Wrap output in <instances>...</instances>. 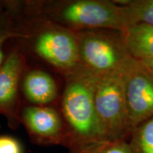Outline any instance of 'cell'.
<instances>
[{
  "label": "cell",
  "instance_id": "cell-1",
  "mask_svg": "<svg viewBox=\"0 0 153 153\" xmlns=\"http://www.w3.org/2000/svg\"><path fill=\"white\" fill-rule=\"evenodd\" d=\"M14 22L15 38L26 56L62 78L83 69L75 31L26 10L22 0H1Z\"/></svg>",
  "mask_w": 153,
  "mask_h": 153
},
{
  "label": "cell",
  "instance_id": "cell-2",
  "mask_svg": "<svg viewBox=\"0 0 153 153\" xmlns=\"http://www.w3.org/2000/svg\"><path fill=\"white\" fill-rule=\"evenodd\" d=\"M26 10L73 31L122 32L131 26L127 9L107 0H22Z\"/></svg>",
  "mask_w": 153,
  "mask_h": 153
},
{
  "label": "cell",
  "instance_id": "cell-3",
  "mask_svg": "<svg viewBox=\"0 0 153 153\" xmlns=\"http://www.w3.org/2000/svg\"><path fill=\"white\" fill-rule=\"evenodd\" d=\"M98 76L85 69L64 77V86L57 104L65 129L63 146L108 140L97 116L94 89Z\"/></svg>",
  "mask_w": 153,
  "mask_h": 153
},
{
  "label": "cell",
  "instance_id": "cell-4",
  "mask_svg": "<svg viewBox=\"0 0 153 153\" xmlns=\"http://www.w3.org/2000/svg\"><path fill=\"white\" fill-rule=\"evenodd\" d=\"M75 33L81 65L95 75L123 70L135 60L126 46L121 32L94 29Z\"/></svg>",
  "mask_w": 153,
  "mask_h": 153
},
{
  "label": "cell",
  "instance_id": "cell-5",
  "mask_svg": "<svg viewBox=\"0 0 153 153\" xmlns=\"http://www.w3.org/2000/svg\"><path fill=\"white\" fill-rule=\"evenodd\" d=\"M131 65L98 76L96 82V111L108 140H127L131 135L126 97V77Z\"/></svg>",
  "mask_w": 153,
  "mask_h": 153
},
{
  "label": "cell",
  "instance_id": "cell-6",
  "mask_svg": "<svg viewBox=\"0 0 153 153\" xmlns=\"http://www.w3.org/2000/svg\"><path fill=\"white\" fill-rule=\"evenodd\" d=\"M7 51L0 66V115L7 120L9 127L16 130L21 126L20 113L23 106L21 79L27 56L14 41Z\"/></svg>",
  "mask_w": 153,
  "mask_h": 153
},
{
  "label": "cell",
  "instance_id": "cell-7",
  "mask_svg": "<svg viewBox=\"0 0 153 153\" xmlns=\"http://www.w3.org/2000/svg\"><path fill=\"white\" fill-rule=\"evenodd\" d=\"M21 125L30 140L41 146L62 145L65 129L57 106H33L23 104L20 113Z\"/></svg>",
  "mask_w": 153,
  "mask_h": 153
},
{
  "label": "cell",
  "instance_id": "cell-8",
  "mask_svg": "<svg viewBox=\"0 0 153 153\" xmlns=\"http://www.w3.org/2000/svg\"><path fill=\"white\" fill-rule=\"evenodd\" d=\"M126 97L131 133L153 117V76L140 61L134 60L127 73Z\"/></svg>",
  "mask_w": 153,
  "mask_h": 153
},
{
  "label": "cell",
  "instance_id": "cell-9",
  "mask_svg": "<svg viewBox=\"0 0 153 153\" xmlns=\"http://www.w3.org/2000/svg\"><path fill=\"white\" fill-rule=\"evenodd\" d=\"M57 74L27 57L21 79L23 103L33 106H57L62 91Z\"/></svg>",
  "mask_w": 153,
  "mask_h": 153
},
{
  "label": "cell",
  "instance_id": "cell-10",
  "mask_svg": "<svg viewBox=\"0 0 153 153\" xmlns=\"http://www.w3.org/2000/svg\"><path fill=\"white\" fill-rule=\"evenodd\" d=\"M121 34L133 58L138 61L153 60V27L144 24H133Z\"/></svg>",
  "mask_w": 153,
  "mask_h": 153
},
{
  "label": "cell",
  "instance_id": "cell-11",
  "mask_svg": "<svg viewBox=\"0 0 153 153\" xmlns=\"http://www.w3.org/2000/svg\"><path fill=\"white\" fill-rule=\"evenodd\" d=\"M69 153H133L126 140H103L69 148Z\"/></svg>",
  "mask_w": 153,
  "mask_h": 153
},
{
  "label": "cell",
  "instance_id": "cell-12",
  "mask_svg": "<svg viewBox=\"0 0 153 153\" xmlns=\"http://www.w3.org/2000/svg\"><path fill=\"white\" fill-rule=\"evenodd\" d=\"M128 143L133 153H153V117L132 131Z\"/></svg>",
  "mask_w": 153,
  "mask_h": 153
},
{
  "label": "cell",
  "instance_id": "cell-13",
  "mask_svg": "<svg viewBox=\"0 0 153 153\" xmlns=\"http://www.w3.org/2000/svg\"><path fill=\"white\" fill-rule=\"evenodd\" d=\"M115 1L120 5L126 6L131 26L136 24H144L153 27V0Z\"/></svg>",
  "mask_w": 153,
  "mask_h": 153
},
{
  "label": "cell",
  "instance_id": "cell-14",
  "mask_svg": "<svg viewBox=\"0 0 153 153\" xmlns=\"http://www.w3.org/2000/svg\"><path fill=\"white\" fill-rule=\"evenodd\" d=\"M14 22L10 13L4 8L0 11V66L5 60L6 44L14 39Z\"/></svg>",
  "mask_w": 153,
  "mask_h": 153
},
{
  "label": "cell",
  "instance_id": "cell-15",
  "mask_svg": "<svg viewBox=\"0 0 153 153\" xmlns=\"http://www.w3.org/2000/svg\"><path fill=\"white\" fill-rule=\"evenodd\" d=\"M0 153H23L18 140L9 135H0Z\"/></svg>",
  "mask_w": 153,
  "mask_h": 153
},
{
  "label": "cell",
  "instance_id": "cell-16",
  "mask_svg": "<svg viewBox=\"0 0 153 153\" xmlns=\"http://www.w3.org/2000/svg\"><path fill=\"white\" fill-rule=\"evenodd\" d=\"M147 70H148L149 72L153 76V60H143L140 61Z\"/></svg>",
  "mask_w": 153,
  "mask_h": 153
},
{
  "label": "cell",
  "instance_id": "cell-17",
  "mask_svg": "<svg viewBox=\"0 0 153 153\" xmlns=\"http://www.w3.org/2000/svg\"><path fill=\"white\" fill-rule=\"evenodd\" d=\"M3 9H4V7H3L2 1H1V0H0V11L2 10Z\"/></svg>",
  "mask_w": 153,
  "mask_h": 153
},
{
  "label": "cell",
  "instance_id": "cell-18",
  "mask_svg": "<svg viewBox=\"0 0 153 153\" xmlns=\"http://www.w3.org/2000/svg\"><path fill=\"white\" fill-rule=\"evenodd\" d=\"M0 128H1V126H0Z\"/></svg>",
  "mask_w": 153,
  "mask_h": 153
}]
</instances>
